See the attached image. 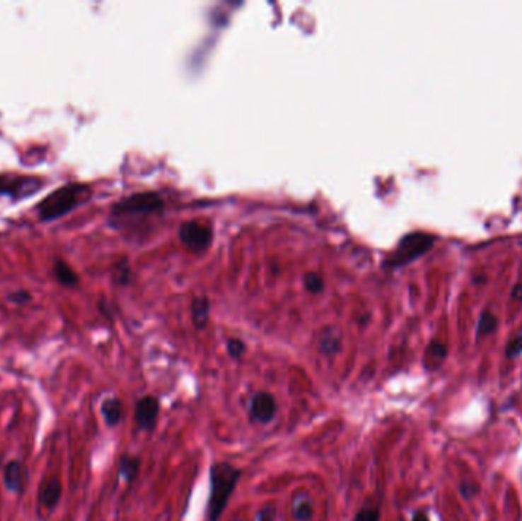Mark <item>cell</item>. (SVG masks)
I'll list each match as a JSON object with an SVG mask.
<instances>
[{"instance_id":"6da1fadb","label":"cell","mask_w":522,"mask_h":521,"mask_svg":"<svg viewBox=\"0 0 522 521\" xmlns=\"http://www.w3.org/2000/svg\"><path fill=\"white\" fill-rule=\"evenodd\" d=\"M92 196V187L83 182H69L58 187L50 195L38 202L35 210L40 222H54L66 214L72 213L75 208L86 204Z\"/></svg>"},{"instance_id":"7a4b0ae2","label":"cell","mask_w":522,"mask_h":521,"mask_svg":"<svg viewBox=\"0 0 522 521\" xmlns=\"http://www.w3.org/2000/svg\"><path fill=\"white\" fill-rule=\"evenodd\" d=\"M241 471L231 463L219 462L211 468V492L208 500V521H217L234 492Z\"/></svg>"},{"instance_id":"3957f363","label":"cell","mask_w":522,"mask_h":521,"mask_svg":"<svg viewBox=\"0 0 522 521\" xmlns=\"http://www.w3.org/2000/svg\"><path fill=\"white\" fill-rule=\"evenodd\" d=\"M432 244H434V236L431 234H427V233L406 234L399 242L398 248L394 249V253L390 254V257L386 258L385 266L399 268V266L408 265L414 262L415 258L423 256L427 251H429Z\"/></svg>"},{"instance_id":"277c9868","label":"cell","mask_w":522,"mask_h":521,"mask_svg":"<svg viewBox=\"0 0 522 521\" xmlns=\"http://www.w3.org/2000/svg\"><path fill=\"white\" fill-rule=\"evenodd\" d=\"M43 188L45 181L38 176L8 171L0 175V197H9L13 202L31 197Z\"/></svg>"},{"instance_id":"5b68a950","label":"cell","mask_w":522,"mask_h":521,"mask_svg":"<svg viewBox=\"0 0 522 521\" xmlns=\"http://www.w3.org/2000/svg\"><path fill=\"white\" fill-rule=\"evenodd\" d=\"M163 208V200L159 197L158 193L144 191L137 193L116 202L112 207V219H121L125 216H138V214H151L158 213Z\"/></svg>"},{"instance_id":"8992f818","label":"cell","mask_w":522,"mask_h":521,"mask_svg":"<svg viewBox=\"0 0 522 521\" xmlns=\"http://www.w3.org/2000/svg\"><path fill=\"white\" fill-rule=\"evenodd\" d=\"M179 236L183 245L191 251L205 249L211 244L212 239L211 229L207 225L199 224V222H187V224H183L179 229Z\"/></svg>"},{"instance_id":"52a82bcc","label":"cell","mask_w":522,"mask_h":521,"mask_svg":"<svg viewBox=\"0 0 522 521\" xmlns=\"http://www.w3.org/2000/svg\"><path fill=\"white\" fill-rule=\"evenodd\" d=\"M250 416L254 420L260 423H267L275 418L277 414V399L272 393L260 391L255 393L253 399H250Z\"/></svg>"},{"instance_id":"ba28073f","label":"cell","mask_w":522,"mask_h":521,"mask_svg":"<svg viewBox=\"0 0 522 521\" xmlns=\"http://www.w3.org/2000/svg\"><path fill=\"white\" fill-rule=\"evenodd\" d=\"M159 416V401L154 396H144L134 410V420L144 431H153Z\"/></svg>"},{"instance_id":"9c48e42d","label":"cell","mask_w":522,"mask_h":521,"mask_svg":"<svg viewBox=\"0 0 522 521\" xmlns=\"http://www.w3.org/2000/svg\"><path fill=\"white\" fill-rule=\"evenodd\" d=\"M319 350L325 356H335L342 347V333L336 326H327L319 335Z\"/></svg>"},{"instance_id":"30bf717a","label":"cell","mask_w":522,"mask_h":521,"mask_svg":"<svg viewBox=\"0 0 522 521\" xmlns=\"http://www.w3.org/2000/svg\"><path fill=\"white\" fill-rule=\"evenodd\" d=\"M5 485L9 491L21 494L26 483V469L21 462H9L5 466Z\"/></svg>"},{"instance_id":"8fae6325","label":"cell","mask_w":522,"mask_h":521,"mask_svg":"<svg viewBox=\"0 0 522 521\" xmlns=\"http://www.w3.org/2000/svg\"><path fill=\"white\" fill-rule=\"evenodd\" d=\"M448 353L449 347L444 343L437 340L429 343V345L427 347V352H424V367L428 370H435L444 360H446Z\"/></svg>"},{"instance_id":"7c38bea8","label":"cell","mask_w":522,"mask_h":521,"mask_svg":"<svg viewBox=\"0 0 522 521\" xmlns=\"http://www.w3.org/2000/svg\"><path fill=\"white\" fill-rule=\"evenodd\" d=\"M60 497H62L60 480L52 477L47 481H45V485L42 486V491H40V503L43 505V508L54 509L58 501H60Z\"/></svg>"},{"instance_id":"4fadbf2b","label":"cell","mask_w":522,"mask_h":521,"mask_svg":"<svg viewBox=\"0 0 522 521\" xmlns=\"http://www.w3.org/2000/svg\"><path fill=\"white\" fill-rule=\"evenodd\" d=\"M54 275L57 278V282L63 285V286H75L79 285V275L75 274L74 269L67 265L63 258L57 257L54 260V266H52Z\"/></svg>"},{"instance_id":"5bb4252c","label":"cell","mask_w":522,"mask_h":521,"mask_svg":"<svg viewBox=\"0 0 522 521\" xmlns=\"http://www.w3.org/2000/svg\"><path fill=\"white\" fill-rule=\"evenodd\" d=\"M101 413L108 425H118L122 419V402L118 398H108L101 405Z\"/></svg>"},{"instance_id":"9a60e30c","label":"cell","mask_w":522,"mask_h":521,"mask_svg":"<svg viewBox=\"0 0 522 521\" xmlns=\"http://www.w3.org/2000/svg\"><path fill=\"white\" fill-rule=\"evenodd\" d=\"M191 314H192V321H195L197 329L205 327L209 318V302L205 297H197L191 304Z\"/></svg>"},{"instance_id":"2e32d148","label":"cell","mask_w":522,"mask_h":521,"mask_svg":"<svg viewBox=\"0 0 522 521\" xmlns=\"http://www.w3.org/2000/svg\"><path fill=\"white\" fill-rule=\"evenodd\" d=\"M294 517L298 521H308L313 517V503L308 496H296L294 501Z\"/></svg>"},{"instance_id":"e0dca14e","label":"cell","mask_w":522,"mask_h":521,"mask_svg":"<svg viewBox=\"0 0 522 521\" xmlns=\"http://www.w3.org/2000/svg\"><path fill=\"white\" fill-rule=\"evenodd\" d=\"M498 327V316L489 311H485L478 318V326H477V336L482 338L493 333Z\"/></svg>"},{"instance_id":"ac0fdd59","label":"cell","mask_w":522,"mask_h":521,"mask_svg":"<svg viewBox=\"0 0 522 521\" xmlns=\"http://www.w3.org/2000/svg\"><path fill=\"white\" fill-rule=\"evenodd\" d=\"M138 469H139V459L138 457H129V456H124L121 459V463H120V472L121 476L130 481L134 479V476L138 474Z\"/></svg>"},{"instance_id":"d6986e66","label":"cell","mask_w":522,"mask_h":521,"mask_svg":"<svg viewBox=\"0 0 522 521\" xmlns=\"http://www.w3.org/2000/svg\"><path fill=\"white\" fill-rule=\"evenodd\" d=\"M458 491H460V496L464 500H472V498H475L480 494L481 486H480V483H477V481L463 480L461 483H460V486H458Z\"/></svg>"},{"instance_id":"ffe728a7","label":"cell","mask_w":522,"mask_h":521,"mask_svg":"<svg viewBox=\"0 0 522 521\" xmlns=\"http://www.w3.org/2000/svg\"><path fill=\"white\" fill-rule=\"evenodd\" d=\"M304 285H306V289L308 292L318 294L324 289V280H323L321 275L316 274V273H308L304 277Z\"/></svg>"},{"instance_id":"44dd1931","label":"cell","mask_w":522,"mask_h":521,"mask_svg":"<svg viewBox=\"0 0 522 521\" xmlns=\"http://www.w3.org/2000/svg\"><path fill=\"white\" fill-rule=\"evenodd\" d=\"M522 355V333L515 335L506 345V356L510 360H515Z\"/></svg>"},{"instance_id":"7402d4cb","label":"cell","mask_w":522,"mask_h":521,"mask_svg":"<svg viewBox=\"0 0 522 521\" xmlns=\"http://www.w3.org/2000/svg\"><path fill=\"white\" fill-rule=\"evenodd\" d=\"M381 513L376 508H364L354 515L353 521H379Z\"/></svg>"},{"instance_id":"603a6c76","label":"cell","mask_w":522,"mask_h":521,"mask_svg":"<svg viewBox=\"0 0 522 521\" xmlns=\"http://www.w3.org/2000/svg\"><path fill=\"white\" fill-rule=\"evenodd\" d=\"M228 352L234 360H240L246 352V345L240 340H229L228 341Z\"/></svg>"},{"instance_id":"cb8c5ba5","label":"cell","mask_w":522,"mask_h":521,"mask_svg":"<svg viewBox=\"0 0 522 521\" xmlns=\"http://www.w3.org/2000/svg\"><path fill=\"white\" fill-rule=\"evenodd\" d=\"M116 278H118L120 283H127L130 278V268L127 262H122L118 266H116Z\"/></svg>"},{"instance_id":"d4e9b609","label":"cell","mask_w":522,"mask_h":521,"mask_svg":"<svg viewBox=\"0 0 522 521\" xmlns=\"http://www.w3.org/2000/svg\"><path fill=\"white\" fill-rule=\"evenodd\" d=\"M275 506L267 505L260 510L257 515V521H275Z\"/></svg>"},{"instance_id":"484cf974","label":"cell","mask_w":522,"mask_h":521,"mask_svg":"<svg viewBox=\"0 0 522 521\" xmlns=\"http://www.w3.org/2000/svg\"><path fill=\"white\" fill-rule=\"evenodd\" d=\"M31 294H29L28 291H17V292H13L11 295H9V300H11L13 303H17V304H25L28 302H31Z\"/></svg>"},{"instance_id":"4316f807","label":"cell","mask_w":522,"mask_h":521,"mask_svg":"<svg viewBox=\"0 0 522 521\" xmlns=\"http://www.w3.org/2000/svg\"><path fill=\"white\" fill-rule=\"evenodd\" d=\"M511 298H515L518 302H522V283H516L510 292Z\"/></svg>"},{"instance_id":"83f0119b","label":"cell","mask_w":522,"mask_h":521,"mask_svg":"<svg viewBox=\"0 0 522 521\" xmlns=\"http://www.w3.org/2000/svg\"><path fill=\"white\" fill-rule=\"evenodd\" d=\"M411 521H431L429 520V517H428V514L427 513H424V510H417V513H414V515H412V520Z\"/></svg>"}]
</instances>
